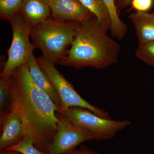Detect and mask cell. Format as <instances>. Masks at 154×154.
<instances>
[{
	"mask_svg": "<svg viewBox=\"0 0 154 154\" xmlns=\"http://www.w3.org/2000/svg\"><path fill=\"white\" fill-rule=\"evenodd\" d=\"M131 0H115L116 5L119 12L124 10L130 5Z\"/></svg>",
	"mask_w": 154,
	"mask_h": 154,
	"instance_id": "21",
	"label": "cell"
},
{
	"mask_svg": "<svg viewBox=\"0 0 154 154\" xmlns=\"http://www.w3.org/2000/svg\"><path fill=\"white\" fill-rule=\"evenodd\" d=\"M80 23L51 17L32 26L30 37L42 56L56 64L66 56Z\"/></svg>",
	"mask_w": 154,
	"mask_h": 154,
	"instance_id": "3",
	"label": "cell"
},
{
	"mask_svg": "<svg viewBox=\"0 0 154 154\" xmlns=\"http://www.w3.org/2000/svg\"><path fill=\"white\" fill-rule=\"evenodd\" d=\"M107 7L111 20L110 31L111 35L119 40L122 39L127 32L128 28L126 24L120 19L115 0H102Z\"/></svg>",
	"mask_w": 154,
	"mask_h": 154,
	"instance_id": "14",
	"label": "cell"
},
{
	"mask_svg": "<svg viewBox=\"0 0 154 154\" xmlns=\"http://www.w3.org/2000/svg\"><path fill=\"white\" fill-rule=\"evenodd\" d=\"M0 154H22L19 152L16 151L11 150L5 149L1 151Z\"/></svg>",
	"mask_w": 154,
	"mask_h": 154,
	"instance_id": "22",
	"label": "cell"
},
{
	"mask_svg": "<svg viewBox=\"0 0 154 154\" xmlns=\"http://www.w3.org/2000/svg\"><path fill=\"white\" fill-rule=\"evenodd\" d=\"M129 18L134 26L138 44L154 41V13L136 12Z\"/></svg>",
	"mask_w": 154,
	"mask_h": 154,
	"instance_id": "11",
	"label": "cell"
},
{
	"mask_svg": "<svg viewBox=\"0 0 154 154\" xmlns=\"http://www.w3.org/2000/svg\"><path fill=\"white\" fill-rule=\"evenodd\" d=\"M13 30V39L8 51V58L1 72V78L8 79L16 69L27 63L30 54L36 48L30 42L32 25L19 13L9 20Z\"/></svg>",
	"mask_w": 154,
	"mask_h": 154,
	"instance_id": "5",
	"label": "cell"
},
{
	"mask_svg": "<svg viewBox=\"0 0 154 154\" xmlns=\"http://www.w3.org/2000/svg\"><path fill=\"white\" fill-rule=\"evenodd\" d=\"M1 134L0 150H2L19 142L26 136L21 118L16 112H11L0 117Z\"/></svg>",
	"mask_w": 154,
	"mask_h": 154,
	"instance_id": "9",
	"label": "cell"
},
{
	"mask_svg": "<svg viewBox=\"0 0 154 154\" xmlns=\"http://www.w3.org/2000/svg\"><path fill=\"white\" fill-rule=\"evenodd\" d=\"M59 113L67 118L73 124L92 135L94 140H107L115 136L118 131L129 126L128 120L117 121L103 118L87 108L79 107L62 109Z\"/></svg>",
	"mask_w": 154,
	"mask_h": 154,
	"instance_id": "4",
	"label": "cell"
},
{
	"mask_svg": "<svg viewBox=\"0 0 154 154\" xmlns=\"http://www.w3.org/2000/svg\"><path fill=\"white\" fill-rule=\"evenodd\" d=\"M107 33L95 17L80 23L66 56L57 64L78 70L105 69L116 63L121 47Z\"/></svg>",
	"mask_w": 154,
	"mask_h": 154,
	"instance_id": "2",
	"label": "cell"
},
{
	"mask_svg": "<svg viewBox=\"0 0 154 154\" xmlns=\"http://www.w3.org/2000/svg\"><path fill=\"white\" fill-rule=\"evenodd\" d=\"M19 13L32 26L52 17L51 9L44 0H24Z\"/></svg>",
	"mask_w": 154,
	"mask_h": 154,
	"instance_id": "12",
	"label": "cell"
},
{
	"mask_svg": "<svg viewBox=\"0 0 154 154\" xmlns=\"http://www.w3.org/2000/svg\"><path fill=\"white\" fill-rule=\"evenodd\" d=\"M6 149L16 151L22 154H52L39 150L34 146L32 138L28 134L18 143Z\"/></svg>",
	"mask_w": 154,
	"mask_h": 154,
	"instance_id": "16",
	"label": "cell"
},
{
	"mask_svg": "<svg viewBox=\"0 0 154 154\" xmlns=\"http://www.w3.org/2000/svg\"><path fill=\"white\" fill-rule=\"evenodd\" d=\"M11 111V91L8 78L0 79V117Z\"/></svg>",
	"mask_w": 154,
	"mask_h": 154,
	"instance_id": "15",
	"label": "cell"
},
{
	"mask_svg": "<svg viewBox=\"0 0 154 154\" xmlns=\"http://www.w3.org/2000/svg\"><path fill=\"white\" fill-rule=\"evenodd\" d=\"M106 31L110 30L111 20L109 11L102 0H79Z\"/></svg>",
	"mask_w": 154,
	"mask_h": 154,
	"instance_id": "13",
	"label": "cell"
},
{
	"mask_svg": "<svg viewBox=\"0 0 154 154\" xmlns=\"http://www.w3.org/2000/svg\"><path fill=\"white\" fill-rule=\"evenodd\" d=\"M26 63L33 82L49 95L57 106L60 109L62 104L59 95L49 77L39 66L36 59L34 57L33 52L30 54Z\"/></svg>",
	"mask_w": 154,
	"mask_h": 154,
	"instance_id": "10",
	"label": "cell"
},
{
	"mask_svg": "<svg viewBox=\"0 0 154 154\" xmlns=\"http://www.w3.org/2000/svg\"><path fill=\"white\" fill-rule=\"evenodd\" d=\"M11 110L20 116L26 134L42 152L49 153L57 131L60 109L30 76L27 63L8 78Z\"/></svg>",
	"mask_w": 154,
	"mask_h": 154,
	"instance_id": "1",
	"label": "cell"
},
{
	"mask_svg": "<svg viewBox=\"0 0 154 154\" xmlns=\"http://www.w3.org/2000/svg\"><path fill=\"white\" fill-rule=\"evenodd\" d=\"M57 131L49 153L66 154L83 143L94 140L91 134L73 124L60 113L57 112Z\"/></svg>",
	"mask_w": 154,
	"mask_h": 154,
	"instance_id": "7",
	"label": "cell"
},
{
	"mask_svg": "<svg viewBox=\"0 0 154 154\" xmlns=\"http://www.w3.org/2000/svg\"><path fill=\"white\" fill-rule=\"evenodd\" d=\"M24 0H0L1 17L9 21L13 16L19 13Z\"/></svg>",
	"mask_w": 154,
	"mask_h": 154,
	"instance_id": "17",
	"label": "cell"
},
{
	"mask_svg": "<svg viewBox=\"0 0 154 154\" xmlns=\"http://www.w3.org/2000/svg\"><path fill=\"white\" fill-rule=\"evenodd\" d=\"M65 154H99L98 152L87 147L84 145L80 146L78 149H75L72 151Z\"/></svg>",
	"mask_w": 154,
	"mask_h": 154,
	"instance_id": "20",
	"label": "cell"
},
{
	"mask_svg": "<svg viewBox=\"0 0 154 154\" xmlns=\"http://www.w3.org/2000/svg\"><path fill=\"white\" fill-rule=\"evenodd\" d=\"M138 58L151 66H154V41L138 44L135 51Z\"/></svg>",
	"mask_w": 154,
	"mask_h": 154,
	"instance_id": "18",
	"label": "cell"
},
{
	"mask_svg": "<svg viewBox=\"0 0 154 154\" xmlns=\"http://www.w3.org/2000/svg\"><path fill=\"white\" fill-rule=\"evenodd\" d=\"M36 60L40 67L49 77L56 89L61 102V108L67 109L72 107H83L89 109L103 118L111 119L107 112L93 106L83 99L75 90L72 85L56 68L55 64L44 58L42 56L36 58Z\"/></svg>",
	"mask_w": 154,
	"mask_h": 154,
	"instance_id": "6",
	"label": "cell"
},
{
	"mask_svg": "<svg viewBox=\"0 0 154 154\" xmlns=\"http://www.w3.org/2000/svg\"><path fill=\"white\" fill-rule=\"evenodd\" d=\"M51 9L52 17L82 23L95 17L79 0H44Z\"/></svg>",
	"mask_w": 154,
	"mask_h": 154,
	"instance_id": "8",
	"label": "cell"
},
{
	"mask_svg": "<svg viewBox=\"0 0 154 154\" xmlns=\"http://www.w3.org/2000/svg\"><path fill=\"white\" fill-rule=\"evenodd\" d=\"M153 4V0H131V8L137 12L146 13L150 10Z\"/></svg>",
	"mask_w": 154,
	"mask_h": 154,
	"instance_id": "19",
	"label": "cell"
}]
</instances>
